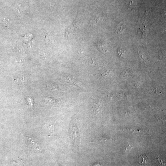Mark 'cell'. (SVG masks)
Returning <instances> with one entry per match:
<instances>
[{"mask_svg": "<svg viewBox=\"0 0 166 166\" xmlns=\"http://www.w3.org/2000/svg\"><path fill=\"white\" fill-rule=\"evenodd\" d=\"M127 5L129 8H133L135 5V0H125Z\"/></svg>", "mask_w": 166, "mask_h": 166, "instance_id": "5", "label": "cell"}, {"mask_svg": "<svg viewBox=\"0 0 166 166\" xmlns=\"http://www.w3.org/2000/svg\"><path fill=\"white\" fill-rule=\"evenodd\" d=\"M54 124H50L47 128V130L49 131V133L53 135L54 133Z\"/></svg>", "mask_w": 166, "mask_h": 166, "instance_id": "6", "label": "cell"}, {"mask_svg": "<svg viewBox=\"0 0 166 166\" xmlns=\"http://www.w3.org/2000/svg\"><path fill=\"white\" fill-rule=\"evenodd\" d=\"M44 100L46 103L54 105L61 102L62 100L61 98L57 99H54V98L50 97H44Z\"/></svg>", "mask_w": 166, "mask_h": 166, "instance_id": "2", "label": "cell"}, {"mask_svg": "<svg viewBox=\"0 0 166 166\" xmlns=\"http://www.w3.org/2000/svg\"><path fill=\"white\" fill-rule=\"evenodd\" d=\"M28 100H29V103L30 104V105L32 106V107L33 104V99H32V98H29Z\"/></svg>", "mask_w": 166, "mask_h": 166, "instance_id": "12", "label": "cell"}, {"mask_svg": "<svg viewBox=\"0 0 166 166\" xmlns=\"http://www.w3.org/2000/svg\"><path fill=\"white\" fill-rule=\"evenodd\" d=\"M27 140L29 141V142L31 145V147L32 148H34L40 151L41 150L39 145L36 142L35 139L32 137H26Z\"/></svg>", "mask_w": 166, "mask_h": 166, "instance_id": "1", "label": "cell"}, {"mask_svg": "<svg viewBox=\"0 0 166 166\" xmlns=\"http://www.w3.org/2000/svg\"><path fill=\"white\" fill-rule=\"evenodd\" d=\"M18 80H20V81L21 82H26V81H27V78L26 77H24V76H23V77H20L18 78Z\"/></svg>", "mask_w": 166, "mask_h": 166, "instance_id": "9", "label": "cell"}, {"mask_svg": "<svg viewBox=\"0 0 166 166\" xmlns=\"http://www.w3.org/2000/svg\"><path fill=\"white\" fill-rule=\"evenodd\" d=\"M112 140V139L110 138V137H108L105 136H104L101 137L100 138V141H103L106 140Z\"/></svg>", "mask_w": 166, "mask_h": 166, "instance_id": "10", "label": "cell"}, {"mask_svg": "<svg viewBox=\"0 0 166 166\" xmlns=\"http://www.w3.org/2000/svg\"><path fill=\"white\" fill-rule=\"evenodd\" d=\"M141 31L142 32V34H143V36L144 37H145V36H146V25H144V28H142V30H141Z\"/></svg>", "mask_w": 166, "mask_h": 166, "instance_id": "11", "label": "cell"}, {"mask_svg": "<svg viewBox=\"0 0 166 166\" xmlns=\"http://www.w3.org/2000/svg\"><path fill=\"white\" fill-rule=\"evenodd\" d=\"M142 161L143 160V159H144V157L143 156V157L142 158ZM145 159V161L144 160H143V161H146V163H147V162H148V160H146V159Z\"/></svg>", "mask_w": 166, "mask_h": 166, "instance_id": "13", "label": "cell"}, {"mask_svg": "<svg viewBox=\"0 0 166 166\" xmlns=\"http://www.w3.org/2000/svg\"><path fill=\"white\" fill-rule=\"evenodd\" d=\"M46 86V87H47L48 89H49L55 90V89H56L57 88V87H56L53 84L50 83H47Z\"/></svg>", "mask_w": 166, "mask_h": 166, "instance_id": "7", "label": "cell"}, {"mask_svg": "<svg viewBox=\"0 0 166 166\" xmlns=\"http://www.w3.org/2000/svg\"><path fill=\"white\" fill-rule=\"evenodd\" d=\"M1 21L3 25L6 28H9L11 26L12 23L11 21L8 18L6 17L2 18Z\"/></svg>", "mask_w": 166, "mask_h": 166, "instance_id": "3", "label": "cell"}, {"mask_svg": "<svg viewBox=\"0 0 166 166\" xmlns=\"http://www.w3.org/2000/svg\"><path fill=\"white\" fill-rule=\"evenodd\" d=\"M125 30V26L122 23H121L118 25V28L116 30V32L119 34L123 33Z\"/></svg>", "mask_w": 166, "mask_h": 166, "instance_id": "4", "label": "cell"}, {"mask_svg": "<svg viewBox=\"0 0 166 166\" xmlns=\"http://www.w3.org/2000/svg\"><path fill=\"white\" fill-rule=\"evenodd\" d=\"M132 148V147L130 146V145L128 144L126 145L125 146V152H129L130 151Z\"/></svg>", "mask_w": 166, "mask_h": 166, "instance_id": "8", "label": "cell"}]
</instances>
